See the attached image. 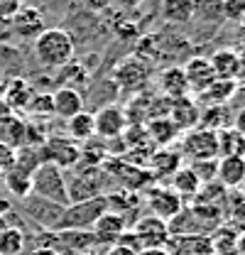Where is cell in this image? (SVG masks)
Here are the masks:
<instances>
[{
  "label": "cell",
  "instance_id": "ba28073f",
  "mask_svg": "<svg viewBox=\"0 0 245 255\" xmlns=\"http://www.w3.org/2000/svg\"><path fill=\"white\" fill-rule=\"evenodd\" d=\"M147 209L152 216L169 223L184 211V201L172 187H152L147 191Z\"/></svg>",
  "mask_w": 245,
  "mask_h": 255
},
{
  "label": "cell",
  "instance_id": "ab89813d",
  "mask_svg": "<svg viewBox=\"0 0 245 255\" xmlns=\"http://www.w3.org/2000/svg\"><path fill=\"white\" fill-rule=\"evenodd\" d=\"M142 2H145V0H113V5L121 7L122 12H135V10L142 7Z\"/></svg>",
  "mask_w": 245,
  "mask_h": 255
},
{
  "label": "cell",
  "instance_id": "30bf717a",
  "mask_svg": "<svg viewBox=\"0 0 245 255\" xmlns=\"http://www.w3.org/2000/svg\"><path fill=\"white\" fill-rule=\"evenodd\" d=\"M164 251L169 255H214V246L206 233H179L169 236Z\"/></svg>",
  "mask_w": 245,
  "mask_h": 255
},
{
  "label": "cell",
  "instance_id": "74e56055",
  "mask_svg": "<svg viewBox=\"0 0 245 255\" xmlns=\"http://www.w3.org/2000/svg\"><path fill=\"white\" fill-rule=\"evenodd\" d=\"M12 167H15V150L10 145H2L0 142V174H5Z\"/></svg>",
  "mask_w": 245,
  "mask_h": 255
},
{
  "label": "cell",
  "instance_id": "8fae6325",
  "mask_svg": "<svg viewBox=\"0 0 245 255\" xmlns=\"http://www.w3.org/2000/svg\"><path fill=\"white\" fill-rule=\"evenodd\" d=\"M22 209H25V214L30 216L32 221L42 223L49 231H57L61 211H64V206L54 204V201H47L42 196H34V194H30L27 199H22Z\"/></svg>",
  "mask_w": 245,
  "mask_h": 255
},
{
  "label": "cell",
  "instance_id": "5b68a950",
  "mask_svg": "<svg viewBox=\"0 0 245 255\" xmlns=\"http://www.w3.org/2000/svg\"><path fill=\"white\" fill-rule=\"evenodd\" d=\"M130 233H132V238H135L140 251H145V248H164L169 236H172L169 233V223L152 216V214L140 216L137 221L132 223Z\"/></svg>",
  "mask_w": 245,
  "mask_h": 255
},
{
  "label": "cell",
  "instance_id": "c3c4849f",
  "mask_svg": "<svg viewBox=\"0 0 245 255\" xmlns=\"http://www.w3.org/2000/svg\"><path fill=\"white\" fill-rule=\"evenodd\" d=\"M238 255H245V233L238 236Z\"/></svg>",
  "mask_w": 245,
  "mask_h": 255
},
{
  "label": "cell",
  "instance_id": "5bb4252c",
  "mask_svg": "<svg viewBox=\"0 0 245 255\" xmlns=\"http://www.w3.org/2000/svg\"><path fill=\"white\" fill-rule=\"evenodd\" d=\"M216 182L223 189H238L245 182V157L228 155L216 159Z\"/></svg>",
  "mask_w": 245,
  "mask_h": 255
},
{
  "label": "cell",
  "instance_id": "f35d334b",
  "mask_svg": "<svg viewBox=\"0 0 245 255\" xmlns=\"http://www.w3.org/2000/svg\"><path fill=\"white\" fill-rule=\"evenodd\" d=\"M231 118H233V121H231V128H233L238 135H243V137H245V106H243V108H238Z\"/></svg>",
  "mask_w": 245,
  "mask_h": 255
},
{
  "label": "cell",
  "instance_id": "44dd1931",
  "mask_svg": "<svg viewBox=\"0 0 245 255\" xmlns=\"http://www.w3.org/2000/svg\"><path fill=\"white\" fill-rule=\"evenodd\" d=\"M159 89H162V96L169 98V101H177V98L189 96V84H186V76H184L182 66L164 69L159 74Z\"/></svg>",
  "mask_w": 245,
  "mask_h": 255
},
{
  "label": "cell",
  "instance_id": "83f0119b",
  "mask_svg": "<svg viewBox=\"0 0 245 255\" xmlns=\"http://www.w3.org/2000/svg\"><path fill=\"white\" fill-rule=\"evenodd\" d=\"M2 184H5V189H7L10 196H15V199L22 201V199H27L32 194V174L12 167V169H7L2 174Z\"/></svg>",
  "mask_w": 245,
  "mask_h": 255
},
{
  "label": "cell",
  "instance_id": "4316f807",
  "mask_svg": "<svg viewBox=\"0 0 245 255\" xmlns=\"http://www.w3.org/2000/svg\"><path fill=\"white\" fill-rule=\"evenodd\" d=\"M238 94V84L236 81H223V79H216L209 89H204L201 94H196V98L206 106H226L233 96Z\"/></svg>",
  "mask_w": 245,
  "mask_h": 255
},
{
  "label": "cell",
  "instance_id": "e0dca14e",
  "mask_svg": "<svg viewBox=\"0 0 245 255\" xmlns=\"http://www.w3.org/2000/svg\"><path fill=\"white\" fill-rule=\"evenodd\" d=\"M32 96V86L25 81V79H10L5 86H2V101L7 106L10 113H20V111H27Z\"/></svg>",
  "mask_w": 245,
  "mask_h": 255
},
{
  "label": "cell",
  "instance_id": "ac0fdd59",
  "mask_svg": "<svg viewBox=\"0 0 245 255\" xmlns=\"http://www.w3.org/2000/svg\"><path fill=\"white\" fill-rule=\"evenodd\" d=\"M167 118L179 130H191V128H196V123H199V103H194L189 96L177 98V101L169 103Z\"/></svg>",
  "mask_w": 245,
  "mask_h": 255
},
{
  "label": "cell",
  "instance_id": "d590c367",
  "mask_svg": "<svg viewBox=\"0 0 245 255\" xmlns=\"http://www.w3.org/2000/svg\"><path fill=\"white\" fill-rule=\"evenodd\" d=\"M223 17L231 22H241L245 17V0H221Z\"/></svg>",
  "mask_w": 245,
  "mask_h": 255
},
{
  "label": "cell",
  "instance_id": "f1b7e54d",
  "mask_svg": "<svg viewBox=\"0 0 245 255\" xmlns=\"http://www.w3.org/2000/svg\"><path fill=\"white\" fill-rule=\"evenodd\" d=\"M179 135V128L174 126L167 116H162V118H152L150 121V126H147V137L157 142L159 147H167L169 142H174V137Z\"/></svg>",
  "mask_w": 245,
  "mask_h": 255
},
{
  "label": "cell",
  "instance_id": "d4e9b609",
  "mask_svg": "<svg viewBox=\"0 0 245 255\" xmlns=\"http://www.w3.org/2000/svg\"><path fill=\"white\" fill-rule=\"evenodd\" d=\"M66 132H69V140H74L76 145H86L96 137V130H93V113L89 111H81L76 113L74 118L66 121Z\"/></svg>",
  "mask_w": 245,
  "mask_h": 255
},
{
  "label": "cell",
  "instance_id": "8992f818",
  "mask_svg": "<svg viewBox=\"0 0 245 255\" xmlns=\"http://www.w3.org/2000/svg\"><path fill=\"white\" fill-rule=\"evenodd\" d=\"M106 172L101 167H89L84 164L74 179H66V191H69V204L74 201H86V199H93V196H101L103 194V179Z\"/></svg>",
  "mask_w": 245,
  "mask_h": 255
},
{
  "label": "cell",
  "instance_id": "603a6c76",
  "mask_svg": "<svg viewBox=\"0 0 245 255\" xmlns=\"http://www.w3.org/2000/svg\"><path fill=\"white\" fill-rule=\"evenodd\" d=\"M201 179L196 177V172L191 167H179L174 174H172V189L179 194V199L186 201V199H196L199 191H201Z\"/></svg>",
  "mask_w": 245,
  "mask_h": 255
},
{
  "label": "cell",
  "instance_id": "e575fe53",
  "mask_svg": "<svg viewBox=\"0 0 245 255\" xmlns=\"http://www.w3.org/2000/svg\"><path fill=\"white\" fill-rule=\"evenodd\" d=\"M27 111L32 113V118H49L52 116V94H34L27 106Z\"/></svg>",
  "mask_w": 245,
  "mask_h": 255
},
{
  "label": "cell",
  "instance_id": "2e32d148",
  "mask_svg": "<svg viewBox=\"0 0 245 255\" xmlns=\"http://www.w3.org/2000/svg\"><path fill=\"white\" fill-rule=\"evenodd\" d=\"M10 22H12L15 34H20L22 39H32V42H34V39L44 32V15H42V10L30 7V5H22L20 12H17Z\"/></svg>",
  "mask_w": 245,
  "mask_h": 255
},
{
  "label": "cell",
  "instance_id": "9a60e30c",
  "mask_svg": "<svg viewBox=\"0 0 245 255\" xmlns=\"http://www.w3.org/2000/svg\"><path fill=\"white\" fill-rule=\"evenodd\" d=\"M84 111V96L79 94L74 86H59L52 94V116L54 118H74L76 113Z\"/></svg>",
  "mask_w": 245,
  "mask_h": 255
},
{
  "label": "cell",
  "instance_id": "b9f144b4",
  "mask_svg": "<svg viewBox=\"0 0 245 255\" xmlns=\"http://www.w3.org/2000/svg\"><path fill=\"white\" fill-rule=\"evenodd\" d=\"M30 255H61V251L54 246H37V248H32Z\"/></svg>",
  "mask_w": 245,
  "mask_h": 255
},
{
  "label": "cell",
  "instance_id": "3957f363",
  "mask_svg": "<svg viewBox=\"0 0 245 255\" xmlns=\"http://www.w3.org/2000/svg\"><path fill=\"white\" fill-rule=\"evenodd\" d=\"M32 194L42 196L47 201H54L59 206H69V191H66V177L52 162H42L32 172Z\"/></svg>",
  "mask_w": 245,
  "mask_h": 255
},
{
  "label": "cell",
  "instance_id": "7c38bea8",
  "mask_svg": "<svg viewBox=\"0 0 245 255\" xmlns=\"http://www.w3.org/2000/svg\"><path fill=\"white\" fill-rule=\"evenodd\" d=\"M127 231V221H125V216L121 214H116V211H106L98 221L93 223L91 228V236L93 241H96V246L101 243V246H116L118 241H121V236Z\"/></svg>",
  "mask_w": 245,
  "mask_h": 255
},
{
  "label": "cell",
  "instance_id": "52a82bcc",
  "mask_svg": "<svg viewBox=\"0 0 245 255\" xmlns=\"http://www.w3.org/2000/svg\"><path fill=\"white\" fill-rule=\"evenodd\" d=\"M42 157H44V162L57 164L59 169H71V167L81 164V145H76L69 137L49 135V140L42 145Z\"/></svg>",
  "mask_w": 245,
  "mask_h": 255
},
{
  "label": "cell",
  "instance_id": "6da1fadb",
  "mask_svg": "<svg viewBox=\"0 0 245 255\" xmlns=\"http://www.w3.org/2000/svg\"><path fill=\"white\" fill-rule=\"evenodd\" d=\"M34 57L39 59V64L52 66V69H61L69 62H74V39H71V34L59 30V27L44 30L34 39Z\"/></svg>",
  "mask_w": 245,
  "mask_h": 255
},
{
  "label": "cell",
  "instance_id": "ee69618b",
  "mask_svg": "<svg viewBox=\"0 0 245 255\" xmlns=\"http://www.w3.org/2000/svg\"><path fill=\"white\" fill-rule=\"evenodd\" d=\"M91 10H106L108 5H113V0H84Z\"/></svg>",
  "mask_w": 245,
  "mask_h": 255
},
{
  "label": "cell",
  "instance_id": "1f68e13d",
  "mask_svg": "<svg viewBox=\"0 0 245 255\" xmlns=\"http://www.w3.org/2000/svg\"><path fill=\"white\" fill-rule=\"evenodd\" d=\"M191 20H199V22H209V25H221L226 17H223V7H221V0H194V17Z\"/></svg>",
  "mask_w": 245,
  "mask_h": 255
},
{
  "label": "cell",
  "instance_id": "4dcf8cb0",
  "mask_svg": "<svg viewBox=\"0 0 245 255\" xmlns=\"http://www.w3.org/2000/svg\"><path fill=\"white\" fill-rule=\"evenodd\" d=\"M228 155L245 157V137L238 135L231 126L218 130V157H228Z\"/></svg>",
  "mask_w": 245,
  "mask_h": 255
},
{
  "label": "cell",
  "instance_id": "8d00e7d4",
  "mask_svg": "<svg viewBox=\"0 0 245 255\" xmlns=\"http://www.w3.org/2000/svg\"><path fill=\"white\" fill-rule=\"evenodd\" d=\"M22 5L25 0H0V20H12Z\"/></svg>",
  "mask_w": 245,
  "mask_h": 255
},
{
  "label": "cell",
  "instance_id": "bcb514c9",
  "mask_svg": "<svg viewBox=\"0 0 245 255\" xmlns=\"http://www.w3.org/2000/svg\"><path fill=\"white\" fill-rule=\"evenodd\" d=\"M238 42H241V47H245V17L238 22Z\"/></svg>",
  "mask_w": 245,
  "mask_h": 255
},
{
  "label": "cell",
  "instance_id": "cb8c5ba5",
  "mask_svg": "<svg viewBox=\"0 0 245 255\" xmlns=\"http://www.w3.org/2000/svg\"><path fill=\"white\" fill-rule=\"evenodd\" d=\"M159 15L169 25H189L194 17V0H162Z\"/></svg>",
  "mask_w": 245,
  "mask_h": 255
},
{
  "label": "cell",
  "instance_id": "d6a6232c",
  "mask_svg": "<svg viewBox=\"0 0 245 255\" xmlns=\"http://www.w3.org/2000/svg\"><path fill=\"white\" fill-rule=\"evenodd\" d=\"M211 246H214V255H238V233L231 228H218L211 238Z\"/></svg>",
  "mask_w": 245,
  "mask_h": 255
},
{
  "label": "cell",
  "instance_id": "9c48e42d",
  "mask_svg": "<svg viewBox=\"0 0 245 255\" xmlns=\"http://www.w3.org/2000/svg\"><path fill=\"white\" fill-rule=\"evenodd\" d=\"M127 128V116L121 106H106L93 113V130L98 140H116L121 137Z\"/></svg>",
  "mask_w": 245,
  "mask_h": 255
},
{
  "label": "cell",
  "instance_id": "4fadbf2b",
  "mask_svg": "<svg viewBox=\"0 0 245 255\" xmlns=\"http://www.w3.org/2000/svg\"><path fill=\"white\" fill-rule=\"evenodd\" d=\"M182 69L184 76H186V84H189V94H201L204 89H209L216 81V74L211 69L209 57H191Z\"/></svg>",
  "mask_w": 245,
  "mask_h": 255
},
{
  "label": "cell",
  "instance_id": "7dc6e473",
  "mask_svg": "<svg viewBox=\"0 0 245 255\" xmlns=\"http://www.w3.org/2000/svg\"><path fill=\"white\" fill-rule=\"evenodd\" d=\"M10 111H7V106H5V101H2V86H0V118L2 116H7Z\"/></svg>",
  "mask_w": 245,
  "mask_h": 255
},
{
  "label": "cell",
  "instance_id": "f6af8a7d",
  "mask_svg": "<svg viewBox=\"0 0 245 255\" xmlns=\"http://www.w3.org/2000/svg\"><path fill=\"white\" fill-rule=\"evenodd\" d=\"M137 255H169L164 248H145V251H140Z\"/></svg>",
  "mask_w": 245,
  "mask_h": 255
},
{
  "label": "cell",
  "instance_id": "277c9868",
  "mask_svg": "<svg viewBox=\"0 0 245 255\" xmlns=\"http://www.w3.org/2000/svg\"><path fill=\"white\" fill-rule=\"evenodd\" d=\"M179 155L191 162H214L218 159V132L206 128H191L182 137Z\"/></svg>",
  "mask_w": 245,
  "mask_h": 255
},
{
  "label": "cell",
  "instance_id": "7a4b0ae2",
  "mask_svg": "<svg viewBox=\"0 0 245 255\" xmlns=\"http://www.w3.org/2000/svg\"><path fill=\"white\" fill-rule=\"evenodd\" d=\"M106 211H108L106 194L86 199V201H74V204L64 206L57 231H91L93 223L98 221Z\"/></svg>",
  "mask_w": 245,
  "mask_h": 255
},
{
  "label": "cell",
  "instance_id": "f546056e",
  "mask_svg": "<svg viewBox=\"0 0 245 255\" xmlns=\"http://www.w3.org/2000/svg\"><path fill=\"white\" fill-rule=\"evenodd\" d=\"M27 246L25 233L17 226H2L0 228V255H20Z\"/></svg>",
  "mask_w": 245,
  "mask_h": 255
},
{
  "label": "cell",
  "instance_id": "836d02e7",
  "mask_svg": "<svg viewBox=\"0 0 245 255\" xmlns=\"http://www.w3.org/2000/svg\"><path fill=\"white\" fill-rule=\"evenodd\" d=\"M228 111L223 108V106H209L204 113H201V126L199 128H206V130H214V132H218V130H223V128H228Z\"/></svg>",
  "mask_w": 245,
  "mask_h": 255
},
{
  "label": "cell",
  "instance_id": "7bdbcfd3",
  "mask_svg": "<svg viewBox=\"0 0 245 255\" xmlns=\"http://www.w3.org/2000/svg\"><path fill=\"white\" fill-rule=\"evenodd\" d=\"M245 81V47H241V52H238V79H236V84H241Z\"/></svg>",
  "mask_w": 245,
  "mask_h": 255
},
{
  "label": "cell",
  "instance_id": "484cf974",
  "mask_svg": "<svg viewBox=\"0 0 245 255\" xmlns=\"http://www.w3.org/2000/svg\"><path fill=\"white\" fill-rule=\"evenodd\" d=\"M216 79L236 81L238 79V52L236 49H218L214 57H209Z\"/></svg>",
  "mask_w": 245,
  "mask_h": 255
},
{
  "label": "cell",
  "instance_id": "ffe728a7",
  "mask_svg": "<svg viewBox=\"0 0 245 255\" xmlns=\"http://www.w3.org/2000/svg\"><path fill=\"white\" fill-rule=\"evenodd\" d=\"M57 246L66 248L69 253H74V255H86V253H91L96 241H93L91 231H57L54 248Z\"/></svg>",
  "mask_w": 245,
  "mask_h": 255
},
{
  "label": "cell",
  "instance_id": "7402d4cb",
  "mask_svg": "<svg viewBox=\"0 0 245 255\" xmlns=\"http://www.w3.org/2000/svg\"><path fill=\"white\" fill-rule=\"evenodd\" d=\"M116 76H118V84H121L122 89H140L147 81V66L140 62V59H135V57H127L118 66Z\"/></svg>",
  "mask_w": 245,
  "mask_h": 255
},
{
  "label": "cell",
  "instance_id": "60d3db41",
  "mask_svg": "<svg viewBox=\"0 0 245 255\" xmlns=\"http://www.w3.org/2000/svg\"><path fill=\"white\" fill-rule=\"evenodd\" d=\"M103 255H137V251H135V248H130V246L116 243V246H111V248H108Z\"/></svg>",
  "mask_w": 245,
  "mask_h": 255
},
{
  "label": "cell",
  "instance_id": "d6986e66",
  "mask_svg": "<svg viewBox=\"0 0 245 255\" xmlns=\"http://www.w3.org/2000/svg\"><path fill=\"white\" fill-rule=\"evenodd\" d=\"M25 132H27V121L20 118L17 113H7L0 118V142L10 145L12 150L25 145Z\"/></svg>",
  "mask_w": 245,
  "mask_h": 255
}]
</instances>
